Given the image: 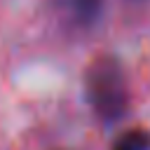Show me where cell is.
Returning a JSON list of instances; mask_svg holds the SVG:
<instances>
[{
    "label": "cell",
    "instance_id": "obj_2",
    "mask_svg": "<svg viewBox=\"0 0 150 150\" xmlns=\"http://www.w3.org/2000/svg\"><path fill=\"white\" fill-rule=\"evenodd\" d=\"M103 5H105V0H59L61 12L77 28L94 26L103 14Z\"/></svg>",
    "mask_w": 150,
    "mask_h": 150
},
{
    "label": "cell",
    "instance_id": "obj_1",
    "mask_svg": "<svg viewBox=\"0 0 150 150\" xmlns=\"http://www.w3.org/2000/svg\"><path fill=\"white\" fill-rule=\"evenodd\" d=\"M84 96L94 115L101 122H117L127 115L129 108V87L122 70V63L110 56H96L84 70Z\"/></svg>",
    "mask_w": 150,
    "mask_h": 150
},
{
    "label": "cell",
    "instance_id": "obj_3",
    "mask_svg": "<svg viewBox=\"0 0 150 150\" xmlns=\"http://www.w3.org/2000/svg\"><path fill=\"white\" fill-rule=\"evenodd\" d=\"M110 150H150V131L141 127L127 129L112 141Z\"/></svg>",
    "mask_w": 150,
    "mask_h": 150
}]
</instances>
